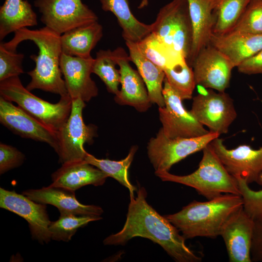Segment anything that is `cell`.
<instances>
[{"label":"cell","instance_id":"cell-1","mask_svg":"<svg viewBox=\"0 0 262 262\" xmlns=\"http://www.w3.org/2000/svg\"><path fill=\"white\" fill-rule=\"evenodd\" d=\"M136 193V197H130L123 228L107 237L103 244L123 246L133 238L141 237L159 245L176 262H201L202 258L186 246L178 229L148 204L145 188L139 186Z\"/></svg>","mask_w":262,"mask_h":262},{"label":"cell","instance_id":"cell-2","mask_svg":"<svg viewBox=\"0 0 262 262\" xmlns=\"http://www.w3.org/2000/svg\"><path fill=\"white\" fill-rule=\"evenodd\" d=\"M14 33L11 40L2 42L5 49L16 51L20 43L30 40L35 43L39 50L37 55L30 56L35 63V66L27 73L31 80L26 88L30 91L40 89L61 97L68 96L60 66L62 53L61 35L46 26L33 30L24 28Z\"/></svg>","mask_w":262,"mask_h":262},{"label":"cell","instance_id":"cell-3","mask_svg":"<svg viewBox=\"0 0 262 262\" xmlns=\"http://www.w3.org/2000/svg\"><path fill=\"white\" fill-rule=\"evenodd\" d=\"M243 206L241 196L221 195L207 201L194 200L178 213L164 216L185 239L196 237L215 238L229 218Z\"/></svg>","mask_w":262,"mask_h":262},{"label":"cell","instance_id":"cell-4","mask_svg":"<svg viewBox=\"0 0 262 262\" xmlns=\"http://www.w3.org/2000/svg\"><path fill=\"white\" fill-rule=\"evenodd\" d=\"M202 151L198 168L190 174L178 176L169 171H155V174L163 181L192 187L209 200L223 193L241 196L236 179L226 169L210 143Z\"/></svg>","mask_w":262,"mask_h":262},{"label":"cell","instance_id":"cell-5","mask_svg":"<svg viewBox=\"0 0 262 262\" xmlns=\"http://www.w3.org/2000/svg\"><path fill=\"white\" fill-rule=\"evenodd\" d=\"M0 95L56 131L71 112L72 99L69 96L61 97L56 103H50L33 94L23 85L19 76L0 82Z\"/></svg>","mask_w":262,"mask_h":262},{"label":"cell","instance_id":"cell-6","mask_svg":"<svg viewBox=\"0 0 262 262\" xmlns=\"http://www.w3.org/2000/svg\"><path fill=\"white\" fill-rule=\"evenodd\" d=\"M152 33L188 62L193 31L187 0H172L159 10Z\"/></svg>","mask_w":262,"mask_h":262},{"label":"cell","instance_id":"cell-7","mask_svg":"<svg viewBox=\"0 0 262 262\" xmlns=\"http://www.w3.org/2000/svg\"><path fill=\"white\" fill-rule=\"evenodd\" d=\"M217 133L191 138H169L161 128L147 146V152L155 171H169L173 165L188 156L202 150L213 140L219 137Z\"/></svg>","mask_w":262,"mask_h":262},{"label":"cell","instance_id":"cell-8","mask_svg":"<svg viewBox=\"0 0 262 262\" xmlns=\"http://www.w3.org/2000/svg\"><path fill=\"white\" fill-rule=\"evenodd\" d=\"M86 105L80 98L72 99L70 115L57 131L58 148L56 152L59 162L62 164L84 160L87 153L85 144H91L97 135L96 128L86 125L83 119L82 111Z\"/></svg>","mask_w":262,"mask_h":262},{"label":"cell","instance_id":"cell-9","mask_svg":"<svg viewBox=\"0 0 262 262\" xmlns=\"http://www.w3.org/2000/svg\"><path fill=\"white\" fill-rule=\"evenodd\" d=\"M34 5L42 14V22L60 35L98 20L82 0H35Z\"/></svg>","mask_w":262,"mask_h":262},{"label":"cell","instance_id":"cell-10","mask_svg":"<svg viewBox=\"0 0 262 262\" xmlns=\"http://www.w3.org/2000/svg\"><path fill=\"white\" fill-rule=\"evenodd\" d=\"M163 94L165 105L159 107L161 128L169 138H191L203 136L210 131L205 129L191 114L184 107L182 100L172 88L165 79Z\"/></svg>","mask_w":262,"mask_h":262},{"label":"cell","instance_id":"cell-11","mask_svg":"<svg viewBox=\"0 0 262 262\" xmlns=\"http://www.w3.org/2000/svg\"><path fill=\"white\" fill-rule=\"evenodd\" d=\"M191 114L209 131L219 135L227 133L237 114L233 100L224 92H215L212 89L193 97Z\"/></svg>","mask_w":262,"mask_h":262},{"label":"cell","instance_id":"cell-12","mask_svg":"<svg viewBox=\"0 0 262 262\" xmlns=\"http://www.w3.org/2000/svg\"><path fill=\"white\" fill-rule=\"evenodd\" d=\"M0 207L24 218L28 223L33 239L41 244L51 239L49 227L51 221L46 204L36 202L24 194L0 188Z\"/></svg>","mask_w":262,"mask_h":262},{"label":"cell","instance_id":"cell-13","mask_svg":"<svg viewBox=\"0 0 262 262\" xmlns=\"http://www.w3.org/2000/svg\"><path fill=\"white\" fill-rule=\"evenodd\" d=\"M210 145L230 174L241 177L248 184L256 182L262 185V147L254 149L249 145H241L228 149L224 140L219 137Z\"/></svg>","mask_w":262,"mask_h":262},{"label":"cell","instance_id":"cell-14","mask_svg":"<svg viewBox=\"0 0 262 262\" xmlns=\"http://www.w3.org/2000/svg\"><path fill=\"white\" fill-rule=\"evenodd\" d=\"M0 122L14 133L23 138L46 143L57 152V131L1 96Z\"/></svg>","mask_w":262,"mask_h":262},{"label":"cell","instance_id":"cell-15","mask_svg":"<svg viewBox=\"0 0 262 262\" xmlns=\"http://www.w3.org/2000/svg\"><path fill=\"white\" fill-rule=\"evenodd\" d=\"M191 66L196 84L218 92L229 87L234 68L229 58L211 44L198 52Z\"/></svg>","mask_w":262,"mask_h":262},{"label":"cell","instance_id":"cell-16","mask_svg":"<svg viewBox=\"0 0 262 262\" xmlns=\"http://www.w3.org/2000/svg\"><path fill=\"white\" fill-rule=\"evenodd\" d=\"M113 51L119 67L121 86L115 100L119 104L132 106L139 112H146L152 103L143 80L130 65L129 55L123 48L118 47Z\"/></svg>","mask_w":262,"mask_h":262},{"label":"cell","instance_id":"cell-17","mask_svg":"<svg viewBox=\"0 0 262 262\" xmlns=\"http://www.w3.org/2000/svg\"><path fill=\"white\" fill-rule=\"evenodd\" d=\"M254 220L243 206L227 220L220 233L230 262H252L250 249Z\"/></svg>","mask_w":262,"mask_h":262},{"label":"cell","instance_id":"cell-18","mask_svg":"<svg viewBox=\"0 0 262 262\" xmlns=\"http://www.w3.org/2000/svg\"><path fill=\"white\" fill-rule=\"evenodd\" d=\"M94 61L92 57L83 58L62 53L60 68L72 99L88 102L98 95V87L91 77Z\"/></svg>","mask_w":262,"mask_h":262},{"label":"cell","instance_id":"cell-19","mask_svg":"<svg viewBox=\"0 0 262 262\" xmlns=\"http://www.w3.org/2000/svg\"><path fill=\"white\" fill-rule=\"evenodd\" d=\"M22 194L36 202L54 206L59 212L91 216H100L103 213L99 206L82 204L77 200L75 191L51 184L40 189L25 190Z\"/></svg>","mask_w":262,"mask_h":262},{"label":"cell","instance_id":"cell-20","mask_svg":"<svg viewBox=\"0 0 262 262\" xmlns=\"http://www.w3.org/2000/svg\"><path fill=\"white\" fill-rule=\"evenodd\" d=\"M210 44L229 58L235 67L262 49V33L237 31L222 34L213 33Z\"/></svg>","mask_w":262,"mask_h":262},{"label":"cell","instance_id":"cell-21","mask_svg":"<svg viewBox=\"0 0 262 262\" xmlns=\"http://www.w3.org/2000/svg\"><path fill=\"white\" fill-rule=\"evenodd\" d=\"M108 176L84 160L71 161L62 166L51 174V184L76 191L87 185H102Z\"/></svg>","mask_w":262,"mask_h":262},{"label":"cell","instance_id":"cell-22","mask_svg":"<svg viewBox=\"0 0 262 262\" xmlns=\"http://www.w3.org/2000/svg\"><path fill=\"white\" fill-rule=\"evenodd\" d=\"M193 27L192 49L187 62L192 64L198 52L210 44L215 22L213 0H187Z\"/></svg>","mask_w":262,"mask_h":262},{"label":"cell","instance_id":"cell-23","mask_svg":"<svg viewBox=\"0 0 262 262\" xmlns=\"http://www.w3.org/2000/svg\"><path fill=\"white\" fill-rule=\"evenodd\" d=\"M103 36V28L98 21L80 26L61 35L62 53L83 58L91 52Z\"/></svg>","mask_w":262,"mask_h":262},{"label":"cell","instance_id":"cell-24","mask_svg":"<svg viewBox=\"0 0 262 262\" xmlns=\"http://www.w3.org/2000/svg\"><path fill=\"white\" fill-rule=\"evenodd\" d=\"M131 61L147 86L148 97L152 103L159 107L165 105L163 94V83L165 79L164 71L145 57L139 51L135 43L125 41Z\"/></svg>","mask_w":262,"mask_h":262},{"label":"cell","instance_id":"cell-25","mask_svg":"<svg viewBox=\"0 0 262 262\" xmlns=\"http://www.w3.org/2000/svg\"><path fill=\"white\" fill-rule=\"evenodd\" d=\"M102 9L112 13L122 29L125 41L137 43L152 32V25L138 20L132 14L128 0H99Z\"/></svg>","mask_w":262,"mask_h":262},{"label":"cell","instance_id":"cell-26","mask_svg":"<svg viewBox=\"0 0 262 262\" xmlns=\"http://www.w3.org/2000/svg\"><path fill=\"white\" fill-rule=\"evenodd\" d=\"M37 15L25 0H5L0 8V40L8 34L37 25Z\"/></svg>","mask_w":262,"mask_h":262},{"label":"cell","instance_id":"cell-27","mask_svg":"<svg viewBox=\"0 0 262 262\" xmlns=\"http://www.w3.org/2000/svg\"><path fill=\"white\" fill-rule=\"evenodd\" d=\"M136 44L145 57L163 70L171 68L186 60L167 46L152 33Z\"/></svg>","mask_w":262,"mask_h":262},{"label":"cell","instance_id":"cell-28","mask_svg":"<svg viewBox=\"0 0 262 262\" xmlns=\"http://www.w3.org/2000/svg\"><path fill=\"white\" fill-rule=\"evenodd\" d=\"M137 149V147H132L127 156L120 161L98 159L88 152L84 160L89 164L99 169L108 177H112L128 189L130 197H133L135 196L134 192L136 191L137 189L129 181L128 169L133 161Z\"/></svg>","mask_w":262,"mask_h":262},{"label":"cell","instance_id":"cell-29","mask_svg":"<svg viewBox=\"0 0 262 262\" xmlns=\"http://www.w3.org/2000/svg\"><path fill=\"white\" fill-rule=\"evenodd\" d=\"M250 0H213L215 22L213 33L222 34L233 29Z\"/></svg>","mask_w":262,"mask_h":262},{"label":"cell","instance_id":"cell-30","mask_svg":"<svg viewBox=\"0 0 262 262\" xmlns=\"http://www.w3.org/2000/svg\"><path fill=\"white\" fill-rule=\"evenodd\" d=\"M60 213L58 219L51 221L49 227L51 239L57 241L69 242L79 228L102 219L100 216L77 215L67 212Z\"/></svg>","mask_w":262,"mask_h":262},{"label":"cell","instance_id":"cell-31","mask_svg":"<svg viewBox=\"0 0 262 262\" xmlns=\"http://www.w3.org/2000/svg\"><path fill=\"white\" fill-rule=\"evenodd\" d=\"M113 51L100 49L96 53L92 73L98 76L106 85L108 91L117 95L119 90L120 75Z\"/></svg>","mask_w":262,"mask_h":262},{"label":"cell","instance_id":"cell-32","mask_svg":"<svg viewBox=\"0 0 262 262\" xmlns=\"http://www.w3.org/2000/svg\"><path fill=\"white\" fill-rule=\"evenodd\" d=\"M165 78L181 99H189L196 85L193 68L186 60L164 70Z\"/></svg>","mask_w":262,"mask_h":262},{"label":"cell","instance_id":"cell-33","mask_svg":"<svg viewBox=\"0 0 262 262\" xmlns=\"http://www.w3.org/2000/svg\"><path fill=\"white\" fill-rule=\"evenodd\" d=\"M231 31L262 33V0H250L244 13Z\"/></svg>","mask_w":262,"mask_h":262},{"label":"cell","instance_id":"cell-34","mask_svg":"<svg viewBox=\"0 0 262 262\" xmlns=\"http://www.w3.org/2000/svg\"><path fill=\"white\" fill-rule=\"evenodd\" d=\"M234 177L243 199L244 210L254 220L262 219V189L252 190L245 179L239 176ZM261 180L262 182V174Z\"/></svg>","mask_w":262,"mask_h":262},{"label":"cell","instance_id":"cell-35","mask_svg":"<svg viewBox=\"0 0 262 262\" xmlns=\"http://www.w3.org/2000/svg\"><path fill=\"white\" fill-rule=\"evenodd\" d=\"M24 55L16 51H10L0 44V82L24 72L22 62Z\"/></svg>","mask_w":262,"mask_h":262},{"label":"cell","instance_id":"cell-36","mask_svg":"<svg viewBox=\"0 0 262 262\" xmlns=\"http://www.w3.org/2000/svg\"><path fill=\"white\" fill-rule=\"evenodd\" d=\"M25 155L16 148L2 143L0 144V174L21 166Z\"/></svg>","mask_w":262,"mask_h":262},{"label":"cell","instance_id":"cell-37","mask_svg":"<svg viewBox=\"0 0 262 262\" xmlns=\"http://www.w3.org/2000/svg\"><path fill=\"white\" fill-rule=\"evenodd\" d=\"M250 256L252 262H262V219L254 220Z\"/></svg>","mask_w":262,"mask_h":262},{"label":"cell","instance_id":"cell-38","mask_svg":"<svg viewBox=\"0 0 262 262\" xmlns=\"http://www.w3.org/2000/svg\"><path fill=\"white\" fill-rule=\"evenodd\" d=\"M240 73L247 74H262V49L243 62L237 67Z\"/></svg>","mask_w":262,"mask_h":262},{"label":"cell","instance_id":"cell-39","mask_svg":"<svg viewBox=\"0 0 262 262\" xmlns=\"http://www.w3.org/2000/svg\"><path fill=\"white\" fill-rule=\"evenodd\" d=\"M149 0H142L140 3L138 8L140 9L144 8L147 6L148 4Z\"/></svg>","mask_w":262,"mask_h":262}]
</instances>
